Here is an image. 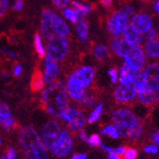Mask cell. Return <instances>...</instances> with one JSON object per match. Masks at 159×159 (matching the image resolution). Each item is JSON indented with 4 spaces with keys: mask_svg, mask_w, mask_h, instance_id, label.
Returning <instances> with one entry per match:
<instances>
[{
    "mask_svg": "<svg viewBox=\"0 0 159 159\" xmlns=\"http://www.w3.org/2000/svg\"><path fill=\"white\" fill-rule=\"evenodd\" d=\"M92 54L96 60L103 62L108 59L109 55H110V50L108 49L107 46L103 45V44H98L93 47Z\"/></svg>",
    "mask_w": 159,
    "mask_h": 159,
    "instance_id": "23",
    "label": "cell"
},
{
    "mask_svg": "<svg viewBox=\"0 0 159 159\" xmlns=\"http://www.w3.org/2000/svg\"><path fill=\"white\" fill-rule=\"evenodd\" d=\"M22 72H23V68L20 64H15L13 66V69H12V74L14 77L16 78H19L22 75Z\"/></svg>",
    "mask_w": 159,
    "mask_h": 159,
    "instance_id": "40",
    "label": "cell"
},
{
    "mask_svg": "<svg viewBox=\"0 0 159 159\" xmlns=\"http://www.w3.org/2000/svg\"><path fill=\"white\" fill-rule=\"evenodd\" d=\"M42 74L46 85L57 82L60 75V67L58 62L46 54V57H44V69Z\"/></svg>",
    "mask_w": 159,
    "mask_h": 159,
    "instance_id": "12",
    "label": "cell"
},
{
    "mask_svg": "<svg viewBox=\"0 0 159 159\" xmlns=\"http://www.w3.org/2000/svg\"><path fill=\"white\" fill-rule=\"evenodd\" d=\"M39 33L47 41L53 36L69 38L71 30L66 20L61 16L50 9H46L43 11L41 16Z\"/></svg>",
    "mask_w": 159,
    "mask_h": 159,
    "instance_id": "5",
    "label": "cell"
},
{
    "mask_svg": "<svg viewBox=\"0 0 159 159\" xmlns=\"http://www.w3.org/2000/svg\"><path fill=\"white\" fill-rule=\"evenodd\" d=\"M71 159H89V157H87L86 153L77 152V153H74L72 156H71Z\"/></svg>",
    "mask_w": 159,
    "mask_h": 159,
    "instance_id": "47",
    "label": "cell"
},
{
    "mask_svg": "<svg viewBox=\"0 0 159 159\" xmlns=\"http://www.w3.org/2000/svg\"><path fill=\"white\" fill-rule=\"evenodd\" d=\"M120 12H122L123 14H125L127 17H130V16H132L134 13H135V9L134 7L129 5V4H125L121 7V9L119 10Z\"/></svg>",
    "mask_w": 159,
    "mask_h": 159,
    "instance_id": "38",
    "label": "cell"
},
{
    "mask_svg": "<svg viewBox=\"0 0 159 159\" xmlns=\"http://www.w3.org/2000/svg\"><path fill=\"white\" fill-rule=\"evenodd\" d=\"M113 96L117 104L122 106L132 104L137 99V90L134 83L117 84L114 89Z\"/></svg>",
    "mask_w": 159,
    "mask_h": 159,
    "instance_id": "10",
    "label": "cell"
},
{
    "mask_svg": "<svg viewBox=\"0 0 159 159\" xmlns=\"http://www.w3.org/2000/svg\"><path fill=\"white\" fill-rule=\"evenodd\" d=\"M16 124H17V122H16V119L11 116L9 117H7L6 119H4V120L0 123V126H1V128L5 131H10L12 129L15 128Z\"/></svg>",
    "mask_w": 159,
    "mask_h": 159,
    "instance_id": "30",
    "label": "cell"
},
{
    "mask_svg": "<svg viewBox=\"0 0 159 159\" xmlns=\"http://www.w3.org/2000/svg\"><path fill=\"white\" fill-rule=\"evenodd\" d=\"M86 115L84 111L81 108H79L75 116L71 118V120L66 124V127L70 132L78 133L80 130L84 129L86 125Z\"/></svg>",
    "mask_w": 159,
    "mask_h": 159,
    "instance_id": "15",
    "label": "cell"
},
{
    "mask_svg": "<svg viewBox=\"0 0 159 159\" xmlns=\"http://www.w3.org/2000/svg\"><path fill=\"white\" fill-rule=\"evenodd\" d=\"M9 4L10 0H0V18H3L5 16Z\"/></svg>",
    "mask_w": 159,
    "mask_h": 159,
    "instance_id": "37",
    "label": "cell"
},
{
    "mask_svg": "<svg viewBox=\"0 0 159 159\" xmlns=\"http://www.w3.org/2000/svg\"><path fill=\"white\" fill-rule=\"evenodd\" d=\"M107 157H108V159H122L120 156H118L115 153H108Z\"/></svg>",
    "mask_w": 159,
    "mask_h": 159,
    "instance_id": "49",
    "label": "cell"
},
{
    "mask_svg": "<svg viewBox=\"0 0 159 159\" xmlns=\"http://www.w3.org/2000/svg\"><path fill=\"white\" fill-rule=\"evenodd\" d=\"M130 25L138 30L140 33L145 34L150 28H152V20L148 14L139 13L133 16Z\"/></svg>",
    "mask_w": 159,
    "mask_h": 159,
    "instance_id": "14",
    "label": "cell"
},
{
    "mask_svg": "<svg viewBox=\"0 0 159 159\" xmlns=\"http://www.w3.org/2000/svg\"><path fill=\"white\" fill-rule=\"evenodd\" d=\"M6 155H7V159H17L18 156L17 150L13 148H9L6 152Z\"/></svg>",
    "mask_w": 159,
    "mask_h": 159,
    "instance_id": "45",
    "label": "cell"
},
{
    "mask_svg": "<svg viewBox=\"0 0 159 159\" xmlns=\"http://www.w3.org/2000/svg\"><path fill=\"white\" fill-rule=\"evenodd\" d=\"M136 72H134L124 62H122L121 65L118 68V84L133 83L135 77H136Z\"/></svg>",
    "mask_w": 159,
    "mask_h": 159,
    "instance_id": "17",
    "label": "cell"
},
{
    "mask_svg": "<svg viewBox=\"0 0 159 159\" xmlns=\"http://www.w3.org/2000/svg\"><path fill=\"white\" fill-rule=\"evenodd\" d=\"M31 89L34 92H38V91H42L44 89V87L46 86V84L44 82L43 79V74L41 71H36V72L33 74L32 78H31Z\"/></svg>",
    "mask_w": 159,
    "mask_h": 159,
    "instance_id": "24",
    "label": "cell"
},
{
    "mask_svg": "<svg viewBox=\"0 0 159 159\" xmlns=\"http://www.w3.org/2000/svg\"><path fill=\"white\" fill-rule=\"evenodd\" d=\"M40 103L48 115L52 118H57L59 114L70 104L65 82L57 80L46 85L40 93Z\"/></svg>",
    "mask_w": 159,
    "mask_h": 159,
    "instance_id": "2",
    "label": "cell"
},
{
    "mask_svg": "<svg viewBox=\"0 0 159 159\" xmlns=\"http://www.w3.org/2000/svg\"><path fill=\"white\" fill-rule=\"evenodd\" d=\"M128 22L129 17L120 11H116L108 18L106 28L113 37H121L126 27L129 25Z\"/></svg>",
    "mask_w": 159,
    "mask_h": 159,
    "instance_id": "9",
    "label": "cell"
},
{
    "mask_svg": "<svg viewBox=\"0 0 159 159\" xmlns=\"http://www.w3.org/2000/svg\"><path fill=\"white\" fill-rule=\"evenodd\" d=\"M97 103H98L97 97L95 96V95L92 92L87 91L84 95V97L81 100H80L76 105L78 107H80L81 109L84 108V109H89V110H91V109H93L95 106H96Z\"/></svg>",
    "mask_w": 159,
    "mask_h": 159,
    "instance_id": "22",
    "label": "cell"
},
{
    "mask_svg": "<svg viewBox=\"0 0 159 159\" xmlns=\"http://www.w3.org/2000/svg\"><path fill=\"white\" fill-rule=\"evenodd\" d=\"M141 1H148V0H141Z\"/></svg>",
    "mask_w": 159,
    "mask_h": 159,
    "instance_id": "55",
    "label": "cell"
},
{
    "mask_svg": "<svg viewBox=\"0 0 159 159\" xmlns=\"http://www.w3.org/2000/svg\"><path fill=\"white\" fill-rule=\"evenodd\" d=\"M61 130H62L61 122L57 120V118H51L41 126L39 136L42 141V144L47 148L48 152H50L52 146L54 145V143L58 138Z\"/></svg>",
    "mask_w": 159,
    "mask_h": 159,
    "instance_id": "8",
    "label": "cell"
},
{
    "mask_svg": "<svg viewBox=\"0 0 159 159\" xmlns=\"http://www.w3.org/2000/svg\"><path fill=\"white\" fill-rule=\"evenodd\" d=\"M1 52L4 55H6L8 58H10V59L16 60V59L19 58V54L17 52H16L15 51L10 50V49H7V48H5V47H2L1 48Z\"/></svg>",
    "mask_w": 159,
    "mask_h": 159,
    "instance_id": "35",
    "label": "cell"
},
{
    "mask_svg": "<svg viewBox=\"0 0 159 159\" xmlns=\"http://www.w3.org/2000/svg\"><path fill=\"white\" fill-rule=\"evenodd\" d=\"M52 4L57 10H63L69 6L70 0H52Z\"/></svg>",
    "mask_w": 159,
    "mask_h": 159,
    "instance_id": "36",
    "label": "cell"
},
{
    "mask_svg": "<svg viewBox=\"0 0 159 159\" xmlns=\"http://www.w3.org/2000/svg\"><path fill=\"white\" fill-rule=\"evenodd\" d=\"M100 3L104 8H111L113 6V0H100Z\"/></svg>",
    "mask_w": 159,
    "mask_h": 159,
    "instance_id": "48",
    "label": "cell"
},
{
    "mask_svg": "<svg viewBox=\"0 0 159 159\" xmlns=\"http://www.w3.org/2000/svg\"><path fill=\"white\" fill-rule=\"evenodd\" d=\"M2 75H3V77H5V78H8V77L10 76L9 72H3V73H2Z\"/></svg>",
    "mask_w": 159,
    "mask_h": 159,
    "instance_id": "53",
    "label": "cell"
},
{
    "mask_svg": "<svg viewBox=\"0 0 159 159\" xmlns=\"http://www.w3.org/2000/svg\"><path fill=\"white\" fill-rule=\"evenodd\" d=\"M62 18L66 21H69L70 23H73V25H76V23L80 20L76 11L71 6L70 7L68 6L65 8V9L62 10Z\"/></svg>",
    "mask_w": 159,
    "mask_h": 159,
    "instance_id": "27",
    "label": "cell"
},
{
    "mask_svg": "<svg viewBox=\"0 0 159 159\" xmlns=\"http://www.w3.org/2000/svg\"><path fill=\"white\" fill-rule=\"evenodd\" d=\"M100 136H106L109 137L113 140H116L120 138V135H119L117 129L116 128V126L113 123H107L102 127L99 131Z\"/></svg>",
    "mask_w": 159,
    "mask_h": 159,
    "instance_id": "25",
    "label": "cell"
},
{
    "mask_svg": "<svg viewBox=\"0 0 159 159\" xmlns=\"http://www.w3.org/2000/svg\"><path fill=\"white\" fill-rule=\"evenodd\" d=\"M123 62L134 72H140L147 65V57L144 49L141 47H133L123 58Z\"/></svg>",
    "mask_w": 159,
    "mask_h": 159,
    "instance_id": "11",
    "label": "cell"
},
{
    "mask_svg": "<svg viewBox=\"0 0 159 159\" xmlns=\"http://www.w3.org/2000/svg\"><path fill=\"white\" fill-rule=\"evenodd\" d=\"M111 123L117 129L120 138L131 142L140 141L145 133V126L140 116L127 106L115 108L111 112Z\"/></svg>",
    "mask_w": 159,
    "mask_h": 159,
    "instance_id": "1",
    "label": "cell"
},
{
    "mask_svg": "<svg viewBox=\"0 0 159 159\" xmlns=\"http://www.w3.org/2000/svg\"><path fill=\"white\" fill-rule=\"evenodd\" d=\"M46 52L53 60L63 61L69 54L70 41L69 38L62 36H53L46 41Z\"/></svg>",
    "mask_w": 159,
    "mask_h": 159,
    "instance_id": "6",
    "label": "cell"
},
{
    "mask_svg": "<svg viewBox=\"0 0 159 159\" xmlns=\"http://www.w3.org/2000/svg\"><path fill=\"white\" fill-rule=\"evenodd\" d=\"M123 38L135 47H140L143 43V39H144L142 33H140L138 30H136L130 25L126 27L125 31L123 32Z\"/></svg>",
    "mask_w": 159,
    "mask_h": 159,
    "instance_id": "16",
    "label": "cell"
},
{
    "mask_svg": "<svg viewBox=\"0 0 159 159\" xmlns=\"http://www.w3.org/2000/svg\"><path fill=\"white\" fill-rule=\"evenodd\" d=\"M126 148L125 146H118V147H114V149H113V152L112 153H115L118 156H122L123 153L125 152V150H126Z\"/></svg>",
    "mask_w": 159,
    "mask_h": 159,
    "instance_id": "44",
    "label": "cell"
},
{
    "mask_svg": "<svg viewBox=\"0 0 159 159\" xmlns=\"http://www.w3.org/2000/svg\"><path fill=\"white\" fill-rule=\"evenodd\" d=\"M19 144L26 159H48L49 152L42 144L39 133L32 125H25L19 130Z\"/></svg>",
    "mask_w": 159,
    "mask_h": 159,
    "instance_id": "4",
    "label": "cell"
},
{
    "mask_svg": "<svg viewBox=\"0 0 159 159\" xmlns=\"http://www.w3.org/2000/svg\"><path fill=\"white\" fill-rule=\"evenodd\" d=\"M0 103H1V102H0Z\"/></svg>",
    "mask_w": 159,
    "mask_h": 159,
    "instance_id": "56",
    "label": "cell"
},
{
    "mask_svg": "<svg viewBox=\"0 0 159 159\" xmlns=\"http://www.w3.org/2000/svg\"><path fill=\"white\" fill-rule=\"evenodd\" d=\"M89 23L85 20H80L76 23V35L79 41L85 44L89 41Z\"/></svg>",
    "mask_w": 159,
    "mask_h": 159,
    "instance_id": "18",
    "label": "cell"
},
{
    "mask_svg": "<svg viewBox=\"0 0 159 159\" xmlns=\"http://www.w3.org/2000/svg\"><path fill=\"white\" fill-rule=\"evenodd\" d=\"M1 144H2V139H1V137H0V146H1Z\"/></svg>",
    "mask_w": 159,
    "mask_h": 159,
    "instance_id": "54",
    "label": "cell"
},
{
    "mask_svg": "<svg viewBox=\"0 0 159 159\" xmlns=\"http://www.w3.org/2000/svg\"><path fill=\"white\" fill-rule=\"evenodd\" d=\"M145 39L147 40V41H150V40H154V39H156V37H157V31H156V29L155 28H150L148 32H146L145 33Z\"/></svg>",
    "mask_w": 159,
    "mask_h": 159,
    "instance_id": "41",
    "label": "cell"
},
{
    "mask_svg": "<svg viewBox=\"0 0 159 159\" xmlns=\"http://www.w3.org/2000/svg\"><path fill=\"white\" fill-rule=\"evenodd\" d=\"M71 7L76 11L80 20H84V18L92 11V7L89 4L84 3L80 0H72L70 2Z\"/></svg>",
    "mask_w": 159,
    "mask_h": 159,
    "instance_id": "20",
    "label": "cell"
},
{
    "mask_svg": "<svg viewBox=\"0 0 159 159\" xmlns=\"http://www.w3.org/2000/svg\"><path fill=\"white\" fill-rule=\"evenodd\" d=\"M23 7H25L23 0H15V2L12 5V9L16 12H20L23 10Z\"/></svg>",
    "mask_w": 159,
    "mask_h": 159,
    "instance_id": "42",
    "label": "cell"
},
{
    "mask_svg": "<svg viewBox=\"0 0 159 159\" xmlns=\"http://www.w3.org/2000/svg\"><path fill=\"white\" fill-rule=\"evenodd\" d=\"M122 159H137L138 158V149L133 147L126 148L125 152L121 156Z\"/></svg>",
    "mask_w": 159,
    "mask_h": 159,
    "instance_id": "32",
    "label": "cell"
},
{
    "mask_svg": "<svg viewBox=\"0 0 159 159\" xmlns=\"http://www.w3.org/2000/svg\"><path fill=\"white\" fill-rule=\"evenodd\" d=\"M148 87L155 93L159 92V63L152 62L143 69Z\"/></svg>",
    "mask_w": 159,
    "mask_h": 159,
    "instance_id": "13",
    "label": "cell"
},
{
    "mask_svg": "<svg viewBox=\"0 0 159 159\" xmlns=\"http://www.w3.org/2000/svg\"><path fill=\"white\" fill-rule=\"evenodd\" d=\"M74 145L75 141L73 133L66 128H62L50 152L55 158H65L73 152Z\"/></svg>",
    "mask_w": 159,
    "mask_h": 159,
    "instance_id": "7",
    "label": "cell"
},
{
    "mask_svg": "<svg viewBox=\"0 0 159 159\" xmlns=\"http://www.w3.org/2000/svg\"><path fill=\"white\" fill-rule=\"evenodd\" d=\"M34 48L39 57L44 58L46 57V47L43 42V37L40 33H36L34 36Z\"/></svg>",
    "mask_w": 159,
    "mask_h": 159,
    "instance_id": "26",
    "label": "cell"
},
{
    "mask_svg": "<svg viewBox=\"0 0 159 159\" xmlns=\"http://www.w3.org/2000/svg\"><path fill=\"white\" fill-rule=\"evenodd\" d=\"M11 109L9 105L6 103H0V123H1L4 119L11 116Z\"/></svg>",
    "mask_w": 159,
    "mask_h": 159,
    "instance_id": "31",
    "label": "cell"
},
{
    "mask_svg": "<svg viewBox=\"0 0 159 159\" xmlns=\"http://www.w3.org/2000/svg\"><path fill=\"white\" fill-rule=\"evenodd\" d=\"M148 137L152 143H154L155 145H157L159 147V129H155L152 130V132L149 133Z\"/></svg>",
    "mask_w": 159,
    "mask_h": 159,
    "instance_id": "39",
    "label": "cell"
},
{
    "mask_svg": "<svg viewBox=\"0 0 159 159\" xmlns=\"http://www.w3.org/2000/svg\"><path fill=\"white\" fill-rule=\"evenodd\" d=\"M144 52L147 57L153 60L159 59V40L154 39L147 41L144 46Z\"/></svg>",
    "mask_w": 159,
    "mask_h": 159,
    "instance_id": "19",
    "label": "cell"
},
{
    "mask_svg": "<svg viewBox=\"0 0 159 159\" xmlns=\"http://www.w3.org/2000/svg\"><path fill=\"white\" fill-rule=\"evenodd\" d=\"M95 76L96 70L91 65H83L71 72L65 81L69 99L77 104L89 91Z\"/></svg>",
    "mask_w": 159,
    "mask_h": 159,
    "instance_id": "3",
    "label": "cell"
},
{
    "mask_svg": "<svg viewBox=\"0 0 159 159\" xmlns=\"http://www.w3.org/2000/svg\"><path fill=\"white\" fill-rule=\"evenodd\" d=\"M77 135H78V138H79L80 141H82V142H84V143H86L87 138H89V134H87V131H86L84 128L82 129V130H80V131L77 133Z\"/></svg>",
    "mask_w": 159,
    "mask_h": 159,
    "instance_id": "43",
    "label": "cell"
},
{
    "mask_svg": "<svg viewBox=\"0 0 159 159\" xmlns=\"http://www.w3.org/2000/svg\"><path fill=\"white\" fill-rule=\"evenodd\" d=\"M154 104H159V92L155 93V98H154Z\"/></svg>",
    "mask_w": 159,
    "mask_h": 159,
    "instance_id": "51",
    "label": "cell"
},
{
    "mask_svg": "<svg viewBox=\"0 0 159 159\" xmlns=\"http://www.w3.org/2000/svg\"><path fill=\"white\" fill-rule=\"evenodd\" d=\"M99 148H100L104 152H106L107 154H108V153H112V152H113V149H114V147L108 146V145L104 144L103 142L101 143V145L99 146Z\"/></svg>",
    "mask_w": 159,
    "mask_h": 159,
    "instance_id": "46",
    "label": "cell"
},
{
    "mask_svg": "<svg viewBox=\"0 0 159 159\" xmlns=\"http://www.w3.org/2000/svg\"><path fill=\"white\" fill-rule=\"evenodd\" d=\"M107 74L110 79L111 84H118V70L116 68H115V67L110 68L107 71Z\"/></svg>",
    "mask_w": 159,
    "mask_h": 159,
    "instance_id": "33",
    "label": "cell"
},
{
    "mask_svg": "<svg viewBox=\"0 0 159 159\" xmlns=\"http://www.w3.org/2000/svg\"><path fill=\"white\" fill-rule=\"evenodd\" d=\"M153 9H154V11H155L157 14H159V0H157V1L154 3V5H153Z\"/></svg>",
    "mask_w": 159,
    "mask_h": 159,
    "instance_id": "50",
    "label": "cell"
},
{
    "mask_svg": "<svg viewBox=\"0 0 159 159\" xmlns=\"http://www.w3.org/2000/svg\"><path fill=\"white\" fill-rule=\"evenodd\" d=\"M104 109H105V104L104 102H98L96 106L93 109L90 110L89 114L86 116V123L87 124H93L99 121V119L101 118L103 113H104Z\"/></svg>",
    "mask_w": 159,
    "mask_h": 159,
    "instance_id": "21",
    "label": "cell"
},
{
    "mask_svg": "<svg viewBox=\"0 0 159 159\" xmlns=\"http://www.w3.org/2000/svg\"><path fill=\"white\" fill-rule=\"evenodd\" d=\"M0 159H7V155H6V153L0 154Z\"/></svg>",
    "mask_w": 159,
    "mask_h": 159,
    "instance_id": "52",
    "label": "cell"
},
{
    "mask_svg": "<svg viewBox=\"0 0 159 159\" xmlns=\"http://www.w3.org/2000/svg\"><path fill=\"white\" fill-rule=\"evenodd\" d=\"M101 143H102V139L99 133H93L89 135V138H87L86 141V144L91 148H99Z\"/></svg>",
    "mask_w": 159,
    "mask_h": 159,
    "instance_id": "28",
    "label": "cell"
},
{
    "mask_svg": "<svg viewBox=\"0 0 159 159\" xmlns=\"http://www.w3.org/2000/svg\"><path fill=\"white\" fill-rule=\"evenodd\" d=\"M120 40H121V37H113L112 40L110 41V46H109L110 49L109 50L112 52L115 55L116 54L119 43H120Z\"/></svg>",
    "mask_w": 159,
    "mask_h": 159,
    "instance_id": "34",
    "label": "cell"
},
{
    "mask_svg": "<svg viewBox=\"0 0 159 159\" xmlns=\"http://www.w3.org/2000/svg\"><path fill=\"white\" fill-rule=\"evenodd\" d=\"M143 152H144V153L148 155H156L159 153V147L152 142L148 143V144L143 147Z\"/></svg>",
    "mask_w": 159,
    "mask_h": 159,
    "instance_id": "29",
    "label": "cell"
}]
</instances>
